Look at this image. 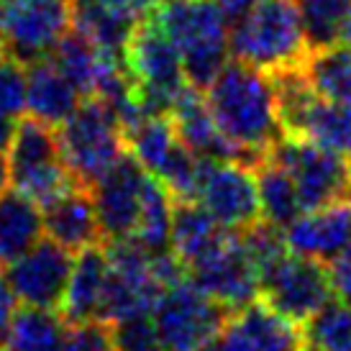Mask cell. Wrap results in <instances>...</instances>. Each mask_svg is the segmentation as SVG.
<instances>
[{"instance_id":"obj_1","label":"cell","mask_w":351,"mask_h":351,"mask_svg":"<svg viewBox=\"0 0 351 351\" xmlns=\"http://www.w3.org/2000/svg\"><path fill=\"white\" fill-rule=\"evenodd\" d=\"M205 100L218 128L244 154L249 167L259 165L285 136L274 80L262 69L239 59L226 62L205 90Z\"/></svg>"},{"instance_id":"obj_2","label":"cell","mask_w":351,"mask_h":351,"mask_svg":"<svg viewBox=\"0 0 351 351\" xmlns=\"http://www.w3.org/2000/svg\"><path fill=\"white\" fill-rule=\"evenodd\" d=\"M228 49L234 59L267 75L302 67L311 54L293 0H259L244 19L231 23Z\"/></svg>"},{"instance_id":"obj_3","label":"cell","mask_w":351,"mask_h":351,"mask_svg":"<svg viewBox=\"0 0 351 351\" xmlns=\"http://www.w3.org/2000/svg\"><path fill=\"white\" fill-rule=\"evenodd\" d=\"M175 41L185 80L205 93L228 62V21L213 0H159L149 13Z\"/></svg>"},{"instance_id":"obj_4","label":"cell","mask_w":351,"mask_h":351,"mask_svg":"<svg viewBox=\"0 0 351 351\" xmlns=\"http://www.w3.org/2000/svg\"><path fill=\"white\" fill-rule=\"evenodd\" d=\"M8 182L44 208L77 185L62 156L57 128L39 118H23L8 149Z\"/></svg>"},{"instance_id":"obj_5","label":"cell","mask_w":351,"mask_h":351,"mask_svg":"<svg viewBox=\"0 0 351 351\" xmlns=\"http://www.w3.org/2000/svg\"><path fill=\"white\" fill-rule=\"evenodd\" d=\"M62 156L77 185L93 187L126 154L123 128L113 110L98 98H85L77 110L57 128Z\"/></svg>"},{"instance_id":"obj_6","label":"cell","mask_w":351,"mask_h":351,"mask_svg":"<svg viewBox=\"0 0 351 351\" xmlns=\"http://www.w3.org/2000/svg\"><path fill=\"white\" fill-rule=\"evenodd\" d=\"M123 67L136 82L149 113H169L175 98L190 85L175 41L152 16L141 19L126 41Z\"/></svg>"},{"instance_id":"obj_7","label":"cell","mask_w":351,"mask_h":351,"mask_svg":"<svg viewBox=\"0 0 351 351\" xmlns=\"http://www.w3.org/2000/svg\"><path fill=\"white\" fill-rule=\"evenodd\" d=\"M228 313L190 277L180 280L167 287L152 311L159 351H203L218 336Z\"/></svg>"},{"instance_id":"obj_8","label":"cell","mask_w":351,"mask_h":351,"mask_svg":"<svg viewBox=\"0 0 351 351\" xmlns=\"http://www.w3.org/2000/svg\"><path fill=\"white\" fill-rule=\"evenodd\" d=\"M259 300L295 323L311 321L333 300V282L326 262L287 252L259 272Z\"/></svg>"},{"instance_id":"obj_9","label":"cell","mask_w":351,"mask_h":351,"mask_svg":"<svg viewBox=\"0 0 351 351\" xmlns=\"http://www.w3.org/2000/svg\"><path fill=\"white\" fill-rule=\"evenodd\" d=\"M267 156L290 172L305 210L351 197L349 159L333 149L308 138L282 136Z\"/></svg>"},{"instance_id":"obj_10","label":"cell","mask_w":351,"mask_h":351,"mask_svg":"<svg viewBox=\"0 0 351 351\" xmlns=\"http://www.w3.org/2000/svg\"><path fill=\"white\" fill-rule=\"evenodd\" d=\"M69 26V0H0V49L23 64L49 57Z\"/></svg>"},{"instance_id":"obj_11","label":"cell","mask_w":351,"mask_h":351,"mask_svg":"<svg viewBox=\"0 0 351 351\" xmlns=\"http://www.w3.org/2000/svg\"><path fill=\"white\" fill-rule=\"evenodd\" d=\"M195 200L228 231H244L262 221L254 167L234 159H203Z\"/></svg>"},{"instance_id":"obj_12","label":"cell","mask_w":351,"mask_h":351,"mask_svg":"<svg viewBox=\"0 0 351 351\" xmlns=\"http://www.w3.org/2000/svg\"><path fill=\"white\" fill-rule=\"evenodd\" d=\"M69 274H72V252L51 239H39L16 262L3 267V277L21 305L57 313L67 293Z\"/></svg>"},{"instance_id":"obj_13","label":"cell","mask_w":351,"mask_h":351,"mask_svg":"<svg viewBox=\"0 0 351 351\" xmlns=\"http://www.w3.org/2000/svg\"><path fill=\"white\" fill-rule=\"evenodd\" d=\"M187 277L208 298L221 302L226 311H239L259 300V272L241 244L239 231H231L223 244L193 264Z\"/></svg>"},{"instance_id":"obj_14","label":"cell","mask_w":351,"mask_h":351,"mask_svg":"<svg viewBox=\"0 0 351 351\" xmlns=\"http://www.w3.org/2000/svg\"><path fill=\"white\" fill-rule=\"evenodd\" d=\"M218 351H308L302 323L285 318L267 302L254 300L226 315L215 336Z\"/></svg>"},{"instance_id":"obj_15","label":"cell","mask_w":351,"mask_h":351,"mask_svg":"<svg viewBox=\"0 0 351 351\" xmlns=\"http://www.w3.org/2000/svg\"><path fill=\"white\" fill-rule=\"evenodd\" d=\"M147 177V169L126 152L95 185L90 187L95 213L100 221V231H103L106 241H121V239L134 236L138 213H141Z\"/></svg>"},{"instance_id":"obj_16","label":"cell","mask_w":351,"mask_h":351,"mask_svg":"<svg viewBox=\"0 0 351 351\" xmlns=\"http://www.w3.org/2000/svg\"><path fill=\"white\" fill-rule=\"evenodd\" d=\"M290 252L318 262H333L351 249V197L298 215L285 228Z\"/></svg>"},{"instance_id":"obj_17","label":"cell","mask_w":351,"mask_h":351,"mask_svg":"<svg viewBox=\"0 0 351 351\" xmlns=\"http://www.w3.org/2000/svg\"><path fill=\"white\" fill-rule=\"evenodd\" d=\"M167 116L172 121L180 141L190 152H195L197 156H203V159H234V162H244V154L226 138V134L215 123L210 106L205 100V93L195 90L193 85H187L177 95Z\"/></svg>"},{"instance_id":"obj_18","label":"cell","mask_w":351,"mask_h":351,"mask_svg":"<svg viewBox=\"0 0 351 351\" xmlns=\"http://www.w3.org/2000/svg\"><path fill=\"white\" fill-rule=\"evenodd\" d=\"M41 213H44V234H49L51 241L64 246L67 252L77 254L88 246L106 244L93 193L88 187L75 185L64 195L44 205Z\"/></svg>"},{"instance_id":"obj_19","label":"cell","mask_w":351,"mask_h":351,"mask_svg":"<svg viewBox=\"0 0 351 351\" xmlns=\"http://www.w3.org/2000/svg\"><path fill=\"white\" fill-rule=\"evenodd\" d=\"M108 252L106 244L88 246L77 252L72 259V274H69L67 293L59 308V315L64 323L80 321H100V305L108 285Z\"/></svg>"},{"instance_id":"obj_20","label":"cell","mask_w":351,"mask_h":351,"mask_svg":"<svg viewBox=\"0 0 351 351\" xmlns=\"http://www.w3.org/2000/svg\"><path fill=\"white\" fill-rule=\"evenodd\" d=\"M80 90L59 72L49 59L26 64V110L34 118L59 128L82 103Z\"/></svg>"},{"instance_id":"obj_21","label":"cell","mask_w":351,"mask_h":351,"mask_svg":"<svg viewBox=\"0 0 351 351\" xmlns=\"http://www.w3.org/2000/svg\"><path fill=\"white\" fill-rule=\"evenodd\" d=\"M228 234L231 231L218 223L197 200H175L169 249L185 264V269L200 262L215 246L223 244Z\"/></svg>"},{"instance_id":"obj_22","label":"cell","mask_w":351,"mask_h":351,"mask_svg":"<svg viewBox=\"0 0 351 351\" xmlns=\"http://www.w3.org/2000/svg\"><path fill=\"white\" fill-rule=\"evenodd\" d=\"M41 236H44L41 208L23 193L5 187L0 193V269L29 252Z\"/></svg>"},{"instance_id":"obj_23","label":"cell","mask_w":351,"mask_h":351,"mask_svg":"<svg viewBox=\"0 0 351 351\" xmlns=\"http://www.w3.org/2000/svg\"><path fill=\"white\" fill-rule=\"evenodd\" d=\"M69 3H72V26L85 31L103 49L123 57L126 41L131 39L141 19L118 8L113 0H69Z\"/></svg>"},{"instance_id":"obj_24","label":"cell","mask_w":351,"mask_h":351,"mask_svg":"<svg viewBox=\"0 0 351 351\" xmlns=\"http://www.w3.org/2000/svg\"><path fill=\"white\" fill-rule=\"evenodd\" d=\"M254 175H256V190H259L264 221H269L272 226L285 231L298 215L305 213L295 180L285 167H280L269 156H264L259 165H254Z\"/></svg>"},{"instance_id":"obj_25","label":"cell","mask_w":351,"mask_h":351,"mask_svg":"<svg viewBox=\"0 0 351 351\" xmlns=\"http://www.w3.org/2000/svg\"><path fill=\"white\" fill-rule=\"evenodd\" d=\"M123 138H126V152L149 175H156L167 165L172 152L180 147V136L167 113H149L138 118L134 126L123 131Z\"/></svg>"},{"instance_id":"obj_26","label":"cell","mask_w":351,"mask_h":351,"mask_svg":"<svg viewBox=\"0 0 351 351\" xmlns=\"http://www.w3.org/2000/svg\"><path fill=\"white\" fill-rule=\"evenodd\" d=\"M302 75L313 93L331 103L351 106V49L333 44L326 49H313L302 62Z\"/></svg>"},{"instance_id":"obj_27","label":"cell","mask_w":351,"mask_h":351,"mask_svg":"<svg viewBox=\"0 0 351 351\" xmlns=\"http://www.w3.org/2000/svg\"><path fill=\"white\" fill-rule=\"evenodd\" d=\"M64 331L67 323L57 311L23 305L13 318L3 351H64Z\"/></svg>"},{"instance_id":"obj_28","label":"cell","mask_w":351,"mask_h":351,"mask_svg":"<svg viewBox=\"0 0 351 351\" xmlns=\"http://www.w3.org/2000/svg\"><path fill=\"white\" fill-rule=\"evenodd\" d=\"M172 208H175V197L169 195V190L156 177L149 175L147 187H144V200H141V213H138L136 231L131 236V241L141 244L149 252L169 249Z\"/></svg>"},{"instance_id":"obj_29","label":"cell","mask_w":351,"mask_h":351,"mask_svg":"<svg viewBox=\"0 0 351 351\" xmlns=\"http://www.w3.org/2000/svg\"><path fill=\"white\" fill-rule=\"evenodd\" d=\"M298 10L311 51L326 49L341 39L351 19V0H300Z\"/></svg>"},{"instance_id":"obj_30","label":"cell","mask_w":351,"mask_h":351,"mask_svg":"<svg viewBox=\"0 0 351 351\" xmlns=\"http://www.w3.org/2000/svg\"><path fill=\"white\" fill-rule=\"evenodd\" d=\"M308 351H351V305L328 302L305 323Z\"/></svg>"},{"instance_id":"obj_31","label":"cell","mask_w":351,"mask_h":351,"mask_svg":"<svg viewBox=\"0 0 351 351\" xmlns=\"http://www.w3.org/2000/svg\"><path fill=\"white\" fill-rule=\"evenodd\" d=\"M26 110V64L0 49V118L19 121Z\"/></svg>"},{"instance_id":"obj_32","label":"cell","mask_w":351,"mask_h":351,"mask_svg":"<svg viewBox=\"0 0 351 351\" xmlns=\"http://www.w3.org/2000/svg\"><path fill=\"white\" fill-rule=\"evenodd\" d=\"M110 328H113V341L118 351H159L152 313L113 321Z\"/></svg>"},{"instance_id":"obj_33","label":"cell","mask_w":351,"mask_h":351,"mask_svg":"<svg viewBox=\"0 0 351 351\" xmlns=\"http://www.w3.org/2000/svg\"><path fill=\"white\" fill-rule=\"evenodd\" d=\"M64 351H118L113 341V328L106 321L67 323Z\"/></svg>"},{"instance_id":"obj_34","label":"cell","mask_w":351,"mask_h":351,"mask_svg":"<svg viewBox=\"0 0 351 351\" xmlns=\"http://www.w3.org/2000/svg\"><path fill=\"white\" fill-rule=\"evenodd\" d=\"M328 272H331L333 295L341 302L351 305V249L333 259L331 267H328Z\"/></svg>"},{"instance_id":"obj_35","label":"cell","mask_w":351,"mask_h":351,"mask_svg":"<svg viewBox=\"0 0 351 351\" xmlns=\"http://www.w3.org/2000/svg\"><path fill=\"white\" fill-rule=\"evenodd\" d=\"M16 313H19V300H16L13 290L8 287V282H5V277L0 274V351L5 349V343H8L10 326H13Z\"/></svg>"},{"instance_id":"obj_36","label":"cell","mask_w":351,"mask_h":351,"mask_svg":"<svg viewBox=\"0 0 351 351\" xmlns=\"http://www.w3.org/2000/svg\"><path fill=\"white\" fill-rule=\"evenodd\" d=\"M213 3H215V8L223 13V19L228 21V23H236L239 19H244L259 0H213Z\"/></svg>"},{"instance_id":"obj_37","label":"cell","mask_w":351,"mask_h":351,"mask_svg":"<svg viewBox=\"0 0 351 351\" xmlns=\"http://www.w3.org/2000/svg\"><path fill=\"white\" fill-rule=\"evenodd\" d=\"M118 8L128 10L131 16H136V19H147L149 13L156 8V3L159 0H113Z\"/></svg>"},{"instance_id":"obj_38","label":"cell","mask_w":351,"mask_h":351,"mask_svg":"<svg viewBox=\"0 0 351 351\" xmlns=\"http://www.w3.org/2000/svg\"><path fill=\"white\" fill-rule=\"evenodd\" d=\"M13 134H16V121L13 118H0V159L8 156Z\"/></svg>"},{"instance_id":"obj_39","label":"cell","mask_w":351,"mask_h":351,"mask_svg":"<svg viewBox=\"0 0 351 351\" xmlns=\"http://www.w3.org/2000/svg\"><path fill=\"white\" fill-rule=\"evenodd\" d=\"M8 185V165H5V159H0V193L5 190Z\"/></svg>"},{"instance_id":"obj_40","label":"cell","mask_w":351,"mask_h":351,"mask_svg":"<svg viewBox=\"0 0 351 351\" xmlns=\"http://www.w3.org/2000/svg\"><path fill=\"white\" fill-rule=\"evenodd\" d=\"M339 44H343V47H349V49H351V19H349V23H346V29H343Z\"/></svg>"},{"instance_id":"obj_41","label":"cell","mask_w":351,"mask_h":351,"mask_svg":"<svg viewBox=\"0 0 351 351\" xmlns=\"http://www.w3.org/2000/svg\"><path fill=\"white\" fill-rule=\"evenodd\" d=\"M203 351H218V349H215V339H213V341H210V343H208V346H205Z\"/></svg>"}]
</instances>
